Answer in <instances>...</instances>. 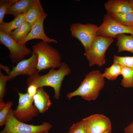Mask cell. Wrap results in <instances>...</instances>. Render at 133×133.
Masks as SVG:
<instances>
[{
	"mask_svg": "<svg viewBox=\"0 0 133 133\" xmlns=\"http://www.w3.org/2000/svg\"><path fill=\"white\" fill-rule=\"evenodd\" d=\"M71 73L70 68L65 62H62L58 69L51 68L47 74L41 75L39 74L29 77L27 83L29 85L33 84L38 88L44 86H50L53 88L54 97L58 99L60 97L62 83L64 77Z\"/></svg>",
	"mask_w": 133,
	"mask_h": 133,
	"instance_id": "cell-1",
	"label": "cell"
},
{
	"mask_svg": "<svg viewBox=\"0 0 133 133\" xmlns=\"http://www.w3.org/2000/svg\"><path fill=\"white\" fill-rule=\"evenodd\" d=\"M105 83L104 78L100 71L93 70L86 75L76 90L67 94L66 97L69 100L73 97L80 96L86 100H95L104 87Z\"/></svg>",
	"mask_w": 133,
	"mask_h": 133,
	"instance_id": "cell-2",
	"label": "cell"
},
{
	"mask_svg": "<svg viewBox=\"0 0 133 133\" xmlns=\"http://www.w3.org/2000/svg\"><path fill=\"white\" fill-rule=\"evenodd\" d=\"M33 51L38 56L37 68L38 71L49 68H59L61 62L60 55L54 48L43 41L32 46Z\"/></svg>",
	"mask_w": 133,
	"mask_h": 133,
	"instance_id": "cell-3",
	"label": "cell"
},
{
	"mask_svg": "<svg viewBox=\"0 0 133 133\" xmlns=\"http://www.w3.org/2000/svg\"><path fill=\"white\" fill-rule=\"evenodd\" d=\"M13 110L10 109L5 126L0 133H48L52 127L47 122L35 125L20 122L14 117Z\"/></svg>",
	"mask_w": 133,
	"mask_h": 133,
	"instance_id": "cell-4",
	"label": "cell"
},
{
	"mask_svg": "<svg viewBox=\"0 0 133 133\" xmlns=\"http://www.w3.org/2000/svg\"><path fill=\"white\" fill-rule=\"evenodd\" d=\"M114 40L112 38L100 35L96 37L90 46L85 50L83 54L89 66L96 65L101 66L105 64V52Z\"/></svg>",
	"mask_w": 133,
	"mask_h": 133,
	"instance_id": "cell-5",
	"label": "cell"
},
{
	"mask_svg": "<svg viewBox=\"0 0 133 133\" xmlns=\"http://www.w3.org/2000/svg\"><path fill=\"white\" fill-rule=\"evenodd\" d=\"M19 96L18 105L13 110L14 117L18 121L27 122L38 116L39 111L34 105L33 98L30 97L27 92L23 94L18 92Z\"/></svg>",
	"mask_w": 133,
	"mask_h": 133,
	"instance_id": "cell-6",
	"label": "cell"
},
{
	"mask_svg": "<svg viewBox=\"0 0 133 133\" xmlns=\"http://www.w3.org/2000/svg\"><path fill=\"white\" fill-rule=\"evenodd\" d=\"M98 27L96 25L90 23H73L70 26V30L72 36L79 40L85 50L90 46L97 36Z\"/></svg>",
	"mask_w": 133,
	"mask_h": 133,
	"instance_id": "cell-7",
	"label": "cell"
},
{
	"mask_svg": "<svg viewBox=\"0 0 133 133\" xmlns=\"http://www.w3.org/2000/svg\"><path fill=\"white\" fill-rule=\"evenodd\" d=\"M133 35V28L123 25L114 19L109 15H104L103 22L98 27L97 35L109 38L116 37L122 33Z\"/></svg>",
	"mask_w": 133,
	"mask_h": 133,
	"instance_id": "cell-8",
	"label": "cell"
},
{
	"mask_svg": "<svg viewBox=\"0 0 133 133\" xmlns=\"http://www.w3.org/2000/svg\"><path fill=\"white\" fill-rule=\"evenodd\" d=\"M0 43L9 50V57L12 62L18 63L23 60L25 56L32 53L25 44H20L15 40L10 35L0 31Z\"/></svg>",
	"mask_w": 133,
	"mask_h": 133,
	"instance_id": "cell-9",
	"label": "cell"
},
{
	"mask_svg": "<svg viewBox=\"0 0 133 133\" xmlns=\"http://www.w3.org/2000/svg\"><path fill=\"white\" fill-rule=\"evenodd\" d=\"M38 63L37 55L32 51L31 56L27 59H24L18 62L7 76V81H11L19 75H26L29 77L39 74L37 68Z\"/></svg>",
	"mask_w": 133,
	"mask_h": 133,
	"instance_id": "cell-10",
	"label": "cell"
},
{
	"mask_svg": "<svg viewBox=\"0 0 133 133\" xmlns=\"http://www.w3.org/2000/svg\"><path fill=\"white\" fill-rule=\"evenodd\" d=\"M82 120L87 133H102L111 128L110 119L103 114L92 115Z\"/></svg>",
	"mask_w": 133,
	"mask_h": 133,
	"instance_id": "cell-11",
	"label": "cell"
},
{
	"mask_svg": "<svg viewBox=\"0 0 133 133\" xmlns=\"http://www.w3.org/2000/svg\"><path fill=\"white\" fill-rule=\"evenodd\" d=\"M48 14L45 12L38 21L32 27L30 32L24 39L17 42L20 44H26L28 41L33 39H41L48 43L53 42L57 43V41L54 39L49 37L45 34L43 29L44 20L47 17Z\"/></svg>",
	"mask_w": 133,
	"mask_h": 133,
	"instance_id": "cell-12",
	"label": "cell"
},
{
	"mask_svg": "<svg viewBox=\"0 0 133 133\" xmlns=\"http://www.w3.org/2000/svg\"><path fill=\"white\" fill-rule=\"evenodd\" d=\"M107 14L133 13V7L127 0H109L104 4Z\"/></svg>",
	"mask_w": 133,
	"mask_h": 133,
	"instance_id": "cell-13",
	"label": "cell"
},
{
	"mask_svg": "<svg viewBox=\"0 0 133 133\" xmlns=\"http://www.w3.org/2000/svg\"><path fill=\"white\" fill-rule=\"evenodd\" d=\"M33 99L34 105L41 113L46 111L51 104L49 96L44 91L43 87L38 88Z\"/></svg>",
	"mask_w": 133,
	"mask_h": 133,
	"instance_id": "cell-14",
	"label": "cell"
},
{
	"mask_svg": "<svg viewBox=\"0 0 133 133\" xmlns=\"http://www.w3.org/2000/svg\"><path fill=\"white\" fill-rule=\"evenodd\" d=\"M39 0H35L34 3L26 12L25 20L32 27L45 13Z\"/></svg>",
	"mask_w": 133,
	"mask_h": 133,
	"instance_id": "cell-15",
	"label": "cell"
},
{
	"mask_svg": "<svg viewBox=\"0 0 133 133\" xmlns=\"http://www.w3.org/2000/svg\"><path fill=\"white\" fill-rule=\"evenodd\" d=\"M26 13H21L15 16L14 19L10 22L3 21L0 24V31L10 35L13 31L17 28L25 20Z\"/></svg>",
	"mask_w": 133,
	"mask_h": 133,
	"instance_id": "cell-16",
	"label": "cell"
},
{
	"mask_svg": "<svg viewBox=\"0 0 133 133\" xmlns=\"http://www.w3.org/2000/svg\"><path fill=\"white\" fill-rule=\"evenodd\" d=\"M35 0H18L10 7L6 14L16 16L18 14L26 13L32 5Z\"/></svg>",
	"mask_w": 133,
	"mask_h": 133,
	"instance_id": "cell-17",
	"label": "cell"
},
{
	"mask_svg": "<svg viewBox=\"0 0 133 133\" xmlns=\"http://www.w3.org/2000/svg\"><path fill=\"white\" fill-rule=\"evenodd\" d=\"M116 46L118 48L119 53L126 51L133 53V35H127L125 33L117 35L116 37Z\"/></svg>",
	"mask_w": 133,
	"mask_h": 133,
	"instance_id": "cell-18",
	"label": "cell"
},
{
	"mask_svg": "<svg viewBox=\"0 0 133 133\" xmlns=\"http://www.w3.org/2000/svg\"><path fill=\"white\" fill-rule=\"evenodd\" d=\"M32 26L25 20L17 29L12 32L10 36L17 42L25 38L30 32Z\"/></svg>",
	"mask_w": 133,
	"mask_h": 133,
	"instance_id": "cell-19",
	"label": "cell"
},
{
	"mask_svg": "<svg viewBox=\"0 0 133 133\" xmlns=\"http://www.w3.org/2000/svg\"><path fill=\"white\" fill-rule=\"evenodd\" d=\"M121 75L123 79L121 85L125 88L133 87V68L121 65Z\"/></svg>",
	"mask_w": 133,
	"mask_h": 133,
	"instance_id": "cell-20",
	"label": "cell"
},
{
	"mask_svg": "<svg viewBox=\"0 0 133 133\" xmlns=\"http://www.w3.org/2000/svg\"><path fill=\"white\" fill-rule=\"evenodd\" d=\"M121 65L118 63H114L110 67L106 68L102 74L104 78L111 80L116 79L121 74Z\"/></svg>",
	"mask_w": 133,
	"mask_h": 133,
	"instance_id": "cell-21",
	"label": "cell"
},
{
	"mask_svg": "<svg viewBox=\"0 0 133 133\" xmlns=\"http://www.w3.org/2000/svg\"><path fill=\"white\" fill-rule=\"evenodd\" d=\"M110 15L114 19L123 25L131 27L133 24V13L117 14Z\"/></svg>",
	"mask_w": 133,
	"mask_h": 133,
	"instance_id": "cell-22",
	"label": "cell"
},
{
	"mask_svg": "<svg viewBox=\"0 0 133 133\" xmlns=\"http://www.w3.org/2000/svg\"><path fill=\"white\" fill-rule=\"evenodd\" d=\"M18 0H0V24L3 21L4 16L9 8Z\"/></svg>",
	"mask_w": 133,
	"mask_h": 133,
	"instance_id": "cell-23",
	"label": "cell"
},
{
	"mask_svg": "<svg viewBox=\"0 0 133 133\" xmlns=\"http://www.w3.org/2000/svg\"><path fill=\"white\" fill-rule=\"evenodd\" d=\"M114 63H118L121 65L133 68V56H120L115 55Z\"/></svg>",
	"mask_w": 133,
	"mask_h": 133,
	"instance_id": "cell-24",
	"label": "cell"
},
{
	"mask_svg": "<svg viewBox=\"0 0 133 133\" xmlns=\"http://www.w3.org/2000/svg\"><path fill=\"white\" fill-rule=\"evenodd\" d=\"M12 101H8L6 102L5 106L0 109V126L5 125L6 123L8 115L9 110L13 105Z\"/></svg>",
	"mask_w": 133,
	"mask_h": 133,
	"instance_id": "cell-25",
	"label": "cell"
},
{
	"mask_svg": "<svg viewBox=\"0 0 133 133\" xmlns=\"http://www.w3.org/2000/svg\"><path fill=\"white\" fill-rule=\"evenodd\" d=\"M68 133H87L83 121L73 124Z\"/></svg>",
	"mask_w": 133,
	"mask_h": 133,
	"instance_id": "cell-26",
	"label": "cell"
},
{
	"mask_svg": "<svg viewBox=\"0 0 133 133\" xmlns=\"http://www.w3.org/2000/svg\"><path fill=\"white\" fill-rule=\"evenodd\" d=\"M0 102L3 101L6 91V85L7 76H5L0 70Z\"/></svg>",
	"mask_w": 133,
	"mask_h": 133,
	"instance_id": "cell-27",
	"label": "cell"
},
{
	"mask_svg": "<svg viewBox=\"0 0 133 133\" xmlns=\"http://www.w3.org/2000/svg\"><path fill=\"white\" fill-rule=\"evenodd\" d=\"M37 89L38 88L34 84L29 85L27 88V92L31 97L33 98L36 92Z\"/></svg>",
	"mask_w": 133,
	"mask_h": 133,
	"instance_id": "cell-28",
	"label": "cell"
},
{
	"mask_svg": "<svg viewBox=\"0 0 133 133\" xmlns=\"http://www.w3.org/2000/svg\"><path fill=\"white\" fill-rule=\"evenodd\" d=\"M124 133H133V121L125 128L124 130Z\"/></svg>",
	"mask_w": 133,
	"mask_h": 133,
	"instance_id": "cell-29",
	"label": "cell"
},
{
	"mask_svg": "<svg viewBox=\"0 0 133 133\" xmlns=\"http://www.w3.org/2000/svg\"><path fill=\"white\" fill-rule=\"evenodd\" d=\"M111 128L107 130L102 133H111Z\"/></svg>",
	"mask_w": 133,
	"mask_h": 133,
	"instance_id": "cell-30",
	"label": "cell"
},
{
	"mask_svg": "<svg viewBox=\"0 0 133 133\" xmlns=\"http://www.w3.org/2000/svg\"><path fill=\"white\" fill-rule=\"evenodd\" d=\"M129 1L133 7V0H129Z\"/></svg>",
	"mask_w": 133,
	"mask_h": 133,
	"instance_id": "cell-31",
	"label": "cell"
},
{
	"mask_svg": "<svg viewBox=\"0 0 133 133\" xmlns=\"http://www.w3.org/2000/svg\"><path fill=\"white\" fill-rule=\"evenodd\" d=\"M133 27V25L131 27Z\"/></svg>",
	"mask_w": 133,
	"mask_h": 133,
	"instance_id": "cell-32",
	"label": "cell"
},
{
	"mask_svg": "<svg viewBox=\"0 0 133 133\" xmlns=\"http://www.w3.org/2000/svg\"></svg>",
	"mask_w": 133,
	"mask_h": 133,
	"instance_id": "cell-33",
	"label": "cell"
}]
</instances>
